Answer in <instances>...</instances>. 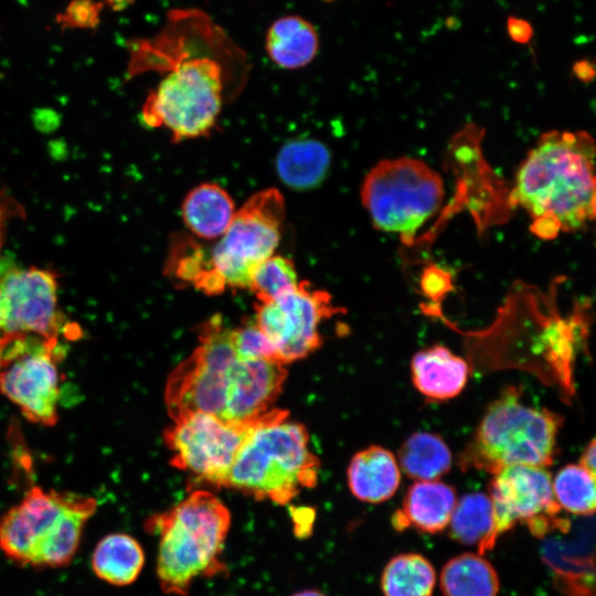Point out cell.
Instances as JSON below:
<instances>
[{
	"instance_id": "18",
	"label": "cell",
	"mask_w": 596,
	"mask_h": 596,
	"mask_svg": "<svg viewBox=\"0 0 596 596\" xmlns=\"http://www.w3.org/2000/svg\"><path fill=\"white\" fill-rule=\"evenodd\" d=\"M347 477L351 493L369 503L389 500L395 494L401 482L400 466L394 455L375 445L352 457Z\"/></svg>"
},
{
	"instance_id": "7",
	"label": "cell",
	"mask_w": 596,
	"mask_h": 596,
	"mask_svg": "<svg viewBox=\"0 0 596 596\" xmlns=\"http://www.w3.org/2000/svg\"><path fill=\"white\" fill-rule=\"evenodd\" d=\"M285 216V200L277 189L254 193L236 210L217 243L205 252L194 287L206 295H219L226 288L248 289L257 266L275 254Z\"/></svg>"
},
{
	"instance_id": "15",
	"label": "cell",
	"mask_w": 596,
	"mask_h": 596,
	"mask_svg": "<svg viewBox=\"0 0 596 596\" xmlns=\"http://www.w3.org/2000/svg\"><path fill=\"white\" fill-rule=\"evenodd\" d=\"M285 364L273 360H242L232 363L222 421L253 423L269 412L287 377Z\"/></svg>"
},
{
	"instance_id": "28",
	"label": "cell",
	"mask_w": 596,
	"mask_h": 596,
	"mask_svg": "<svg viewBox=\"0 0 596 596\" xmlns=\"http://www.w3.org/2000/svg\"><path fill=\"white\" fill-rule=\"evenodd\" d=\"M299 284L291 259L281 255H272L262 262L253 273L249 290L257 302H269Z\"/></svg>"
},
{
	"instance_id": "19",
	"label": "cell",
	"mask_w": 596,
	"mask_h": 596,
	"mask_svg": "<svg viewBox=\"0 0 596 596\" xmlns=\"http://www.w3.org/2000/svg\"><path fill=\"white\" fill-rule=\"evenodd\" d=\"M236 212L228 192L213 182H203L188 192L181 204L182 221L195 237L219 240Z\"/></svg>"
},
{
	"instance_id": "14",
	"label": "cell",
	"mask_w": 596,
	"mask_h": 596,
	"mask_svg": "<svg viewBox=\"0 0 596 596\" xmlns=\"http://www.w3.org/2000/svg\"><path fill=\"white\" fill-rule=\"evenodd\" d=\"M57 340L40 339L30 350L0 369V393L31 422L52 426L57 421L62 358Z\"/></svg>"
},
{
	"instance_id": "17",
	"label": "cell",
	"mask_w": 596,
	"mask_h": 596,
	"mask_svg": "<svg viewBox=\"0 0 596 596\" xmlns=\"http://www.w3.org/2000/svg\"><path fill=\"white\" fill-rule=\"evenodd\" d=\"M412 381L430 401L457 396L469 376V365L448 348L436 344L416 352L411 362Z\"/></svg>"
},
{
	"instance_id": "37",
	"label": "cell",
	"mask_w": 596,
	"mask_h": 596,
	"mask_svg": "<svg viewBox=\"0 0 596 596\" xmlns=\"http://www.w3.org/2000/svg\"><path fill=\"white\" fill-rule=\"evenodd\" d=\"M107 1L114 9L119 10L126 7L129 0H107Z\"/></svg>"
},
{
	"instance_id": "6",
	"label": "cell",
	"mask_w": 596,
	"mask_h": 596,
	"mask_svg": "<svg viewBox=\"0 0 596 596\" xmlns=\"http://www.w3.org/2000/svg\"><path fill=\"white\" fill-rule=\"evenodd\" d=\"M562 422L554 412L524 404L520 387L507 386L485 412L459 465L491 475L515 465L547 467Z\"/></svg>"
},
{
	"instance_id": "31",
	"label": "cell",
	"mask_w": 596,
	"mask_h": 596,
	"mask_svg": "<svg viewBox=\"0 0 596 596\" xmlns=\"http://www.w3.org/2000/svg\"><path fill=\"white\" fill-rule=\"evenodd\" d=\"M507 30L510 39L519 44H528L533 36L531 24L517 17L508 18Z\"/></svg>"
},
{
	"instance_id": "27",
	"label": "cell",
	"mask_w": 596,
	"mask_h": 596,
	"mask_svg": "<svg viewBox=\"0 0 596 596\" xmlns=\"http://www.w3.org/2000/svg\"><path fill=\"white\" fill-rule=\"evenodd\" d=\"M558 507L572 514L590 517L595 511V476L581 465L570 464L558 470L552 481Z\"/></svg>"
},
{
	"instance_id": "9",
	"label": "cell",
	"mask_w": 596,
	"mask_h": 596,
	"mask_svg": "<svg viewBox=\"0 0 596 596\" xmlns=\"http://www.w3.org/2000/svg\"><path fill=\"white\" fill-rule=\"evenodd\" d=\"M230 333L214 316L202 326L194 351L172 371L164 403L173 422L194 413L222 419L228 371L236 359Z\"/></svg>"
},
{
	"instance_id": "25",
	"label": "cell",
	"mask_w": 596,
	"mask_h": 596,
	"mask_svg": "<svg viewBox=\"0 0 596 596\" xmlns=\"http://www.w3.org/2000/svg\"><path fill=\"white\" fill-rule=\"evenodd\" d=\"M398 462L406 476L416 481L436 480L450 470L453 457L438 435L418 432L402 444Z\"/></svg>"
},
{
	"instance_id": "10",
	"label": "cell",
	"mask_w": 596,
	"mask_h": 596,
	"mask_svg": "<svg viewBox=\"0 0 596 596\" xmlns=\"http://www.w3.org/2000/svg\"><path fill=\"white\" fill-rule=\"evenodd\" d=\"M262 417L232 424L211 414L194 413L173 422L163 434L171 465L192 473L198 481L223 488L238 450Z\"/></svg>"
},
{
	"instance_id": "26",
	"label": "cell",
	"mask_w": 596,
	"mask_h": 596,
	"mask_svg": "<svg viewBox=\"0 0 596 596\" xmlns=\"http://www.w3.org/2000/svg\"><path fill=\"white\" fill-rule=\"evenodd\" d=\"M436 573L422 554L403 553L391 558L381 576L384 596H433Z\"/></svg>"
},
{
	"instance_id": "21",
	"label": "cell",
	"mask_w": 596,
	"mask_h": 596,
	"mask_svg": "<svg viewBox=\"0 0 596 596\" xmlns=\"http://www.w3.org/2000/svg\"><path fill=\"white\" fill-rule=\"evenodd\" d=\"M145 565L140 543L127 533L105 535L95 546L92 568L102 581L114 586L132 584Z\"/></svg>"
},
{
	"instance_id": "8",
	"label": "cell",
	"mask_w": 596,
	"mask_h": 596,
	"mask_svg": "<svg viewBox=\"0 0 596 596\" xmlns=\"http://www.w3.org/2000/svg\"><path fill=\"white\" fill-rule=\"evenodd\" d=\"M444 181L421 159L400 157L377 162L365 175L360 198L373 226L400 234L411 246L417 231L443 204Z\"/></svg>"
},
{
	"instance_id": "2",
	"label": "cell",
	"mask_w": 596,
	"mask_h": 596,
	"mask_svg": "<svg viewBox=\"0 0 596 596\" xmlns=\"http://www.w3.org/2000/svg\"><path fill=\"white\" fill-rule=\"evenodd\" d=\"M170 30L147 51L168 71L142 106L145 124L166 128L172 140L206 137L214 129L223 100V67L211 56L187 50L185 35Z\"/></svg>"
},
{
	"instance_id": "12",
	"label": "cell",
	"mask_w": 596,
	"mask_h": 596,
	"mask_svg": "<svg viewBox=\"0 0 596 596\" xmlns=\"http://www.w3.org/2000/svg\"><path fill=\"white\" fill-rule=\"evenodd\" d=\"M255 311V322L273 342L278 361L286 364L321 345L320 326L339 309L327 291L302 280L273 301L257 302Z\"/></svg>"
},
{
	"instance_id": "30",
	"label": "cell",
	"mask_w": 596,
	"mask_h": 596,
	"mask_svg": "<svg viewBox=\"0 0 596 596\" xmlns=\"http://www.w3.org/2000/svg\"><path fill=\"white\" fill-rule=\"evenodd\" d=\"M453 288L450 274L435 265H428L421 277V289L423 294L434 301L441 299Z\"/></svg>"
},
{
	"instance_id": "23",
	"label": "cell",
	"mask_w": 596,
	"mask_h": 596,
	"mask_svg": "<svg viewBox=\"0 0 596 596\" xmlns=\"http://www.w3.org/2000/svg\"><path fill=\"white\" fill-rule=\"evenodd\" d=\"M444 596H498L499 576L492 564L478 553L450 558L439 576Z\"/></svg>"
},
{
	"instance_id": "32",
	"label": "cell",
	"mask_w": 596,
	"mask_h": 596,
	"mask_svg": "<svg viewBox=\"0 0 596 596\" xmlns=\"http://www.w3.org/2000/svg\"><path fill=\"white\" fill-rule=\"evenodd\" d=\"M21 214V206L6 193H0V253L4 237V225L9 217Z\"/></svg>"
},
{
	"instance_id": "35",
	"label": "cell",
	"mask_w": 596,
	"mask_h": 596,
	"mask_svg": "<svg viewBox=\"0 0 596 596\" xmlns=\"http://www.w3.org/2000/svg\"><path fill=\"white\" fill-rule=\"evenodd\" d=\"M13 334H0V369L4 365L6 350Z\"/></svg>"
},
{
	"instance_id": "4",
	"label": "cell",
	"mask_w": 596,
	"mask_h": 596,
	"mask_svg": "<svg viewBox=\"0 0 596 596\" xmlns=\"http://www.w3.org/2000/svg\"><path fill=\"white\" fill-rule=\"evenodd\" d=\"M308 443L304 425L289 421L284 409H270L243 443L224 487L256 500L288 503L318 481L320 461Z\"/></svg>"
},
{
	"instance_id": "11",
	"label": "cell",
	"mask_w": 596,
	"mask_h": 596,
	"mask_svg": "<svg viewBox=\"0 0 596 596\" xmlns=\"http://www.w3.org/2000/svg\"><path fill=\"white\" fill-rule=\"evenodd\" d=\"M488 496L493 509L496 542L518 522L539 538L570 529L568 520L560 515L562 509L554 499L552 478L545 467H505L492 475Z\"/></svg>"
},
{
	"instance_id": "13",
	"label": "cell",
	"mask_w": 596,
	"mask_h": 596,
	"mask_svg": "<svg viewBox=\"0 0 596 596\" xmlns=\"http://www.w3.org/2000/svg\"><path fill=\"white\" fill-rule=\"evenodd\" d=\"M54 272L11 269L0 277V334H34L57 340L63 324Z\"/></svg>"
},
{
	"instance_id": "5",
	"label": "cell",
	"mask_w": 596,
	"mask_h": 596,
	"mask_svg": "<svg viewBox=\"0 0 596 596\" xmlns=\"http://www.w3.org/2000/svg\"><path fill=\"white\" fill-rule=\"evenodd\" d=\"M96 509L92 497L33 487L0 518V550L19 565L65 566Z\"/></svg>"
},
{
	"instance_id": "1",
	"label": "cell",
	"mask_w": 596,
	"mask_h": 596,
	"mask_svg": "<svg viewBox=\"0 0 596 596\" xmlns=\"http://www.w3.org/2000/svg\"><path fill=\"white\" fill-rule=\"evenodd\" d=\"M595 141L584 131L543 134L520 164L508 194L510 207L532 219L531 232L553 240L595 217Z\"/></svg>"
},
{
	"instance_id": "29",
	"label": "cell",
	"mask_w": 596,
	"mask_h": 596,
	"mask_svg": "<svg viewBox=\"0 0 596 596\" xmlns=\"http://www.w3.org/2000/svg\"><path fill=\"white\" fill-rule=\"evenodd\" d=\"M230 338L233 351L238 359L278 361L273 342L255 320L231 329Z\"/></svg>"
},
{
	"instance_id": "36",
	"label": "cell",
	"mask_w": 596,
	"mask_h": 596,
	"mask_svg": "<svg viewBox=\"0 0 596 596\" xmlns=\"http://www.w3.org/2000/svg\"><path fill=\"white\" fill-rule=\"evenodd\" d=\"M291 596H327L322 592L317 589H304L300 592L295 593Z\"/></svg>"
},
{
	"instance_id": "3",
	"label": "cell",
	"mask_w": 596,
	"mask_h": 596,
	"mask_svg": "<svg viewBox=\"0 0 596 596\" xmlns=\"http://www.w3.org/2000/svg\"><path fill=\"white\" fill-rule=\"evenodd\" d=\"M230 528V510L206 490L149 517L146 530L159 535L156 573L162 592L185 596L198 577L224 571L220 555Z\"/></svg>"
},
{
	"instance_id": "20",
	"label": "cell",
	"mask_w": 596,
	"mask_h": 596,
	"mask_svg": "<svg viewBox=\"0 0 596 596\" xmlns=\"http://www.w3.org/2000/svg\"><path fill=\"white\" fill-rule=\"evenodd\" d=\"M330 164L329 148L312 138L287 141L276 157V171L280 181L297 191L317 188L326 179Z\"/></svg>"
},
{
	"instance_id": "24",
	"label": "cell",
	"mask_w": 596,
	"mask_h": 596,
	"mask_svg": "<svg viewBox=\"0 0 596 596\" xmlns=\"http://www.w3.org/2000/svg\"><path fill=\"white\" fill-rule=\"evenodd\" d=\"M449 534L456 542L476 546L483 555L496 544L493 538V509L488 494L467 493L457 500L449 521Z\"/></svg>"
},
{
	"instance_id": "33",
	"label": "cell",
	"mask_w": 596,
	"mask_h": 596,
	"mask_svg": "<svg viewBox=\"0 0 596 596\" xmlns=\"http://www.w3.org/2000/svg\"><path fill=\"white\" fill-rule=\"evenodd\" d=\"M573 72L584 83L590 82L595 76L594 65L587 60L577 61L573 66Z\"/></svg>"
},
{
	"instance_id": "34",
	"label": "cell",
	"mask_w": 596,
	"mask_h": 596,
	"mask_svg": "<svg viewBox=\"0 0 596 596\" xmlns=\"http://www.w3.org/2000/svg\"><path fill=\"white\" fill-rule=\"evenodd\" d=\"M595 440L592 439V441L587 445L585 450L583 451L579 464L584 469H586L589 473L595 476V466H596V451H595Z\"/></svg>"
},
{
	"instance_id": "22",
	"label": "cell",
	"mask_w": 596,
	"mask_h": 596,
	"mask_svg": "<svg viewBox=\"0 0 596 596\" xmlns=\"http://www.w3.org/2000/svg\"><path fill=\"white\" fill-rule=\"evenodd\" d=\"M319 46L315 28L298 15L276 20L266 35V51L278 66L294 70L306 66Z\"/></svg>"
},
{
	"instance_id": "16",
	"label": "cell",
	"mask_w": 596,
	"mask_h": 596,
	"mask_svg": "<svg viewBox=\"0 0 596 596\" xmlns=\"http://www.w3.org/2000/svg\"><path fill=\"white\" fill-rule=\"evenodd\" d=\"M457 500L455 489L445 482L416 481L393 513L392 526L398 532L414 529L427 534L439 533L448 526Z\"/></svg>"
}]
</instances>
